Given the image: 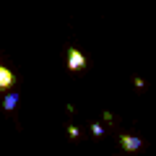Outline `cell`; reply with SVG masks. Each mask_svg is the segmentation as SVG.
Listing matches in <instances>:
<instances>
[{"mask_svg": "<svg viewBox=\"0 0 156 156\" xmlns=\"http://www.w3.org/2000/svg\"><path fill=\"white\" fill-rule=\"evenodd\" d=\"M91 133H94L96 138H101V135H104V128H101V125H91Z\"/></svg>", "mask_w": 156, "mask_h": 156, "instance_id": "cell-6", "label": "cell"}, {"mask_svg": "<svg viewBox=\"0 0 156 156\" xmlns=\"http://www.w3.org/2000/svg\"><path fill=\"white\" fill-rule=\"evenodd\" d=\"M133 86H135V89H146V81H143L140 76H135V78H133Z\"/></svg>", "mask_w": 156, "mask_h": 156, "instance_id": "cell-5", "label": "cell"}, {"mask_svg": "<svg viewBox=\"0 0 156 156\" xmlns=\"http://www.w3.org/2000/svg\"><path fill=\"white\" fill-rule=\"evenodd\" d=\"M68 135H70V138H78V128H76V125H70V128H68Z\"/></svg>", "mask_w": 156, "mask_h": 156, "instance_id": "cell-7", "label": "cell"}, {"mask_svg": "<svg viewBox=\"0 0 156 156\" xmlns=\"http://www.w3.org/2000/svg\"><path fill=\"white\" fill-rule=\"evenodd\" d=\"M18 99H21V96H18L16 91H11V94H8L5 99H3V109H8V112H11V109H16V104H18Z\"/></svg>", "mask_w": 156, "mask_h": 156, "instance_id": "cell-4", "label": "cell"}, {"mask_svg": "<svg viewBox=\"0 0 156 156\" xmlns=\"http://www.w3.org/2000/svg\"><path fill=\"white\" fill-rule=\"evenodd\" d=\"M120 146H122L125 151H138L140 146H143V140L135 138V135H120Z\"/></svg>", "mask_w": 156, "mask_h": 156, "instance_id": "cell-2", "label": "cell"}, {"mask_svg": "<svg viewBox=\"0 0 156 156\" xmlns=\"http://www.w3.org/2000/svg\"><path fill=\"white\" fill-rule=\"evenodd\" d=\"M86 68V57L78 50H68V70H83Z\"/></svg>", "mask_w": 156, "mask_h": 156, "instance_id": "cell-1", "label": "cell"}, {"mask_svg": "<svg viewBox=\"0 0 156 156\" xmlns=\"http://www.w3.org/2000/svg\"><path fill=\"white\" fill-rule=\"evenodd\" d=\"M13 83H16V78H13V73L8 70V68H3V65H0V91L11 89Z\"/></svg>", "mask_w": 156, "mask_h": 156, "instance_id": "cell-3", "label": "cell"}]
</instances>
